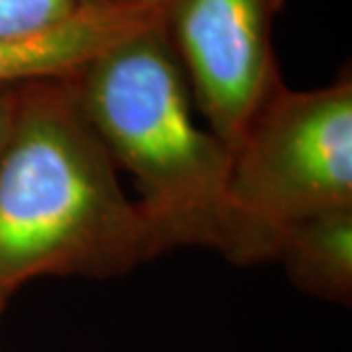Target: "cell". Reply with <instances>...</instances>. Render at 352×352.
Wrapping results in <instances>:
<instances>
[{
	"label": "cell",
	"instance_id": "cell-6",
	"mask_svg": "<svg viewBox=\"0 0 352 352\" xmlns=\"http://www.w3.org/2000/svg\"><path fill=\"white\" fill-rule=\"evenodd\" d=\"M292 282L319 298L352 294V206L298 219L276 233L274 258Z\"/></svg>",
	"mask_w": 352,
	"mask_h": 352
},
{
	"label": "cell",
	"instance_id": "cell-4",
	"mask_svg": "<svg viewBox=\"0 0 352 352\" xmlns=\"http://www.w3.org/2000/svg\"><path fill=\"white\" fill-rule=\"evenodd\" d=\"M284 0H173L166 36L210 131L231 149L284 85L274 53V20Z\"/></svg>",
	"mask_w": 352,
	"mask_h": 352
},
{
	"label": "cell",
	"instance_id": "cell-9",
	"mask_svg": "<svg viewBox=\"0 0 352 352\" xmlns=\"http://www.w3.org/2000/svg\"><path fill=\"white\" fill-rule=\"evenodd\" d=\"M116 2H124V4H129V6H139V8L164 10L173 0H116Z\"/></svg>",
	"mask_w": 352,
	"mask_h": 352
},
{
	"label": "cell",
	"instance_id": "cell-7",
	"mask_svg": "<svg viewBox=\"0 0 352 352\" xmlns=\"http://www.w3.org/2000/svg\"><path fill=\"white\" fill-rule=\"evenodd\" d=\"M96 2L100 0H0V41L51 32Z\"/></svg>",
	"mask_w": 352,
	"mask_h": 352
},
{
	"label": "cell",
	"instance_id": "cell-3",
	"mask_svg": "<svg viewBox=\"0 0 352 352\" xmlns=\"http://www.w3.org/2000/svg\"><path fill=\"white\" fill-rule=\"evenodd\" d=\"M229 200L274 258L276 233L352 206V78L314 90L286 85L229 149Z\"/></svg>",
	"mask_w": 352,
	"mask_h": 352
},
{
	"label": "cell",
	"instance_id": "cell-1",
	"mask_svg": "<svg viewBox=\"0 0 352 352\" xmlns=\"http://www.w3.org/2000/svg\"><path fill=\"white\" fill-rule=\"evenodd\" d=\"M71 76L113 164L135 180L157 254L204 247L235 264L272 261L231 206L229 149L196 124L163 18L113 41Z\"/></svg>",
	"mask_w": 352,
	"mask_h": 352
},
{
	"label": "cell",
	"instance_id": "cell-5",
	"mask_svg": "<svg viewBox=\"0 0 352 352\" xmlns=\"http://www.w3.org/2000/svg\"><path fill=\"white\" fill-rule=\"evenodd\" d=\"M159 18L163 10L100 0L51 32L0 41V88L71 75L113 41Z\"/></svg>",
	"mask_w": 352,
	"mask_h": 352
},
{
	"label": "cell",
	"instance_id": "cell-2",
	"mask_svg": "<svg viewBox=\"0 0 352 352\" xmlns=\"http://www.w3.org/2000/svg\"><path fill=\"white\" fill-rule=\"evenodd\" d=\"M71 75L20 87L0 155V309L36 278H110L157 256Z\"/></svg>",
	"mask_w": 352,
	"mask_h": 352
},
{
	"label": "cell",
	"instance_id": "cell-8",
	"mask_svg": "<svg viewBox=\"0 0 352 352\" xmlns=\"http://www.w3.org/2000/svg\"><path fill=\"white\" fill-rule=\"evenodd\" d=\"M20 87L0 88V155L6 147V141L10 138L14 126V118L18 110V98H20Z\"/></svg>",
	"mask_w": 352,
	"mask_h": 352
}]
</instances>
